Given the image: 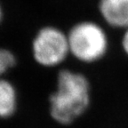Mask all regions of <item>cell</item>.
<instances>
[{
  "label": "cell",
  "mask_w": 128,
  "mask_h": 128,
  "mask_svg": "<svg viewBox=\"0 0 128 128\" xmlns=\"http://www.w3.org/2000/svg\"><path fill=\"white\" fill-rule=\"evenodd\" d=\"M1 16H2V12H1V7H0V20H1Z\"/></svg>",
  "instance_id": "cell-8"
},
{
  "label": "cell",
  "mask_w": 128,
  "mask_h": 128,
  "mask_svg": "<svg viewBox=\"0 0 128 128\" xmlns=\"http://www.w3.org/2000/svg\"><path fill=\"white\" fill-rule=\"evenodd\" d=\"M97 9L110 28L123 31L128 28V0H99Z\"/></svg>",
  "instance_id": "cell-4"
},
{
  "label": "cell",
  "mask_w": 128,
  "mask_h": 128,
  "mask_svg": "<svg viewBox=\"0 0 128 128\" xmlns=\"http://www.w3.org/2000/svg\"><path fill=\"white\" fill-rule=\"evenodd\" d=\"M91 103L92 87L87 76L76 70L62 68L48 98L52 121L62 126H71L86 114Z\"/></svg>",
  "instance_id": "cell-1"
},
{
  "label": "cell",
  "mask_w": 128,
  "mask_h": 128,
  "mask_svg": "<svg viewBox=\"0 0 128 128\" xmlns=\"http://www.w3.org/2000/svg\"><path fill=\"white\" fill-rule=\"evenodd\" d=\"M120 44H121V48L122 51L126 57H128V28L123 31V36L120 41Z\"/></svg>",
  "instance_id": "cell-7"
},
{
  "label": "cell",
  "mask_w": 128,
  "mask_h": 128,
  "mask_svg": "<svg viewBox=\"0 0 128 128\" xmlns=\"http://www.w3.org/2000/svg\"><path fill=\"white\" fill-rule=\"evenodd\" d=\"M70 54L78 62L94 64L106 57L110 50L108 32L99 22L83 20L67 31Z\"/></svg>",
  "instance_id": "cell-2"
},
{
  "label": "cell",
  "mask_w": 128,
  "mask_h": 128,
  "mask_svg": "<svg viewBox=\"0 0 128 128\" xmlns=\"http://www.w3.org/2000/svg\"><path fill=\"white\" fill-rule=\"evenodd\" d=\"M14 64H15V57L14 54L10 51L0 49V76L12 68Z\"/></svg>",
  "instance_id": "cell-6"
},
{
  "label": "cell",
  "mask_w": 128,
  "mask_h": 128,
  "mask_svg": "<svg viewBox=\"0 0 128 128\" xmlns=\"http://www.w3.org/2000/svg\"><path fill=\"white\" fill-rule=\"evenodd\" d=\"M17 94L14 86L6 80H0V118H7L15 113Z\"/></svg>",
  "instance_id": "cell-5"
},
{
  "label": "cell",
  "mask_w": 128,
  "mask_h": 128,
  "mask_svg": "<svg viewBox=\"0 0 128 128\" xmlns=\"http://www.w3.org/2000/svg\"><path fill=\"white\" fill-rule=\"evenodd\" d=\"M32 55L41 67L60 66L70 56L67 32L54 25L42 27L32 41Z\"/></svg>",
  "instance_id": "cell-3"
}]
</instances>
